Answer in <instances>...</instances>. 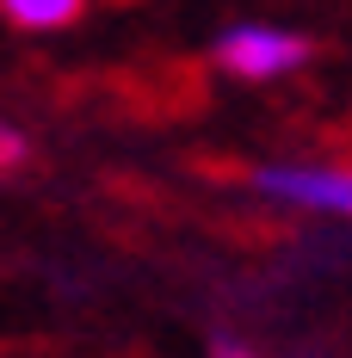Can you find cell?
Wrapping results in <instances>:
<instances>
[{
	"label": "cell",
	"mask_w": 352,
	"mask_h": 358,
	"mask_svg": "<svg viewBox=\"0 0 352 358\" xmlns=\"http://www.w3.org/2000/svg\"><path fill=\"white\" fill-rule=\"evenodd\" d=\"M316 56V43L284 25H235V31L216 43V62L235 74V80H279V74L303 69Z\"/></svg>",
	"instance_id": "6da1fadb"
},
{
	"label": "cell",
	"mask_w": 352,
	"mask_h": 358,
	"mask_svg": "<svg viewBox=\"0 0 352 358\" xmlns=\"http://www.w3.org/2000/svg\"><path fill=\"white\" fill-rule=\"evenodd\" d=\"M260 185L272 198H290V204L352 216V173H340V167H266Z\"/></svg>",
	"instance_id": "7a4b0ae2"
},
{
	"label": "cell",
	"mask_w": 352,
	"mask_h": 358,
	"mask_svg": "<svg viewBox=\"0 0 352 358\" xmlns=\"http://www.w3.org/2000/svg\"><path fill=\"white\" fill-rule=\"evenodd\" d=\"M0 13L19 31H62L87 13V0H0Z\"/></svg>",
	"instance_id": "3957f363"
},
{
	"label": "cell",
	"mask_w": 352,
	"mask_h": 358,
	"mask_svg": "<svg viewBox=\"0 0 352 358\" xmlns=\"http://www.w3.org/2000/svg\"><path fill=\"white\" fill-rule=\"evenodd\" d=\"M19 161H25V136L0 124V173H6V167H19Z\"/></svg>",
	"instance_id": "277c9868"
},
{
	"label": "cell",
	"mask_w": 352,
	"mask_h": 358,
	"mask_svg": "<svg viewBox=\"0 0 352 358\" xmlns=\"http://www.w3.org/2000/svg\"><path fill=\"white\" fill-rule=\"evenodd\" d=\"M211 358H260V352H247V346H235V340H216Z\"/></svg>",
	"instance_id": "5b68a950"
},
{
	"label": "cell",
	"mask_w": 352,
	"mask_h": 358,
	"mask_svg": "<svg viewBox=\"0 0 352 358\" xmlns=\"http://www.w3.org/2000/svg\"><path fill=\"white\" fill-rule=\"evenodd\" d=\"M118 6H124V0H118Z\"/></svg>",
	"instance_id": "8992f818"
}]
</instances>
